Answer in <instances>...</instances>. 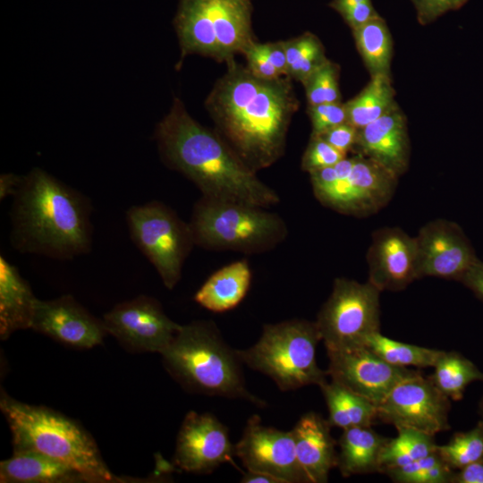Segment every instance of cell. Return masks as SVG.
Returning <instances> with one entry per match:
<instances>
[{
  "label": "cell",
  "instance_id": "cell-29",
  "mask_svg": "<svg viewBox=\"0 0 483 483\" xmlns=\"http://www.w3.org/2000/svg\"><path fill=\"white\" fill-rule=\"evenodd\" d=\"M357 49L371 76L390 75L393 41L386 21L377 16L352 30Z\"/></svg>",
  "mask_w": 483,
  "mask_h": 483
},
{
  "label": "cell",
  "instance_id": "cell-12",
  "mask_svg": "<svg viewBox=\"0 0 483 483\" xmlns=\"http://www.w3.org/2000/svg\"><path fill=\"white\" fill-rule=\"evenodd\" d=\"M103 322L107 333L131 352L161 353L182 326L166 316L157 300L147 295L116 304Z\"/></svg>",
  "mask_w": 483,
  "mask_h": 483
},
{
  "label": "cell",
  "instance_id": "cell-22",
  "mask_svg": "<svg viewBox=\"0 0 483 483\" xmlns=\"http://www.w3.org/2000/svg\"><path fill=\"white\" fill-rule=\"evenodd\" d=\"M1 483L88 482L67 464L35 451H13L0 462Z\"/></svg>",
  "mask_w": 483,
  "mask_h": 483
},
{
  "label": "cell",
  "instance_id": "cell-13",
  "mask_svg": "<svg viewBox=\"0 0 483 483\" xmlns=\"http://www.w3.org/2000/svg\"><path fill=\"white\" fill-rule=\"evenodd\" d=\"M327 375L353 393L377 406L402 380L418 374L419 370L393 366L365 345L326 350Z\"/></svg>",
  "mask_w": 483,
  "mask_h": 483
},
{
  "label": "cell",
  "instance_id": "cell-42",
  "mask_svg": "<svg viewBox=\"0 0 483 483\" xmlns=\"http://www.w3.org/2000/svg\"><path fill=\"white\" fill-rule=\"evenodd\" d=\"M464 286L483 300V262L476 258L459 277Z\"/></svg>",
  "mask_w": 483,
  "mask_h": 483
},
{
  "label": "cell",
  "instance_id": "cell-45",
  "mask_svg": "<svg viewBox=\"0 0 483 483\" xmlns=\"http://www.w3.org/2000/svg\"><path fill=\"white\" fill-rule=\"evenodd\" d=\"M23 176L14 174H3L0 176V199L3 200L8 196H14L19 189Z\"/></svg>",
  "mask_w": 483,
  "mask_h": 483
},
{
  "label": "cell",
  "instance_id": "cell-35",
  "mask_svg": "<svg viewBox=\"0 0 483 483\" xmlns=\"http://www.w3.org/2000/svg\"><path fill=\"white\" fill-rule=\"evenodd\" d=\"M339 66L327 59L303 82L309 106L341 102Z\"/></svg>",
  "mask_w": 483,
  "mask_h": 483
},
{
  "label": "cell",
  "instance_id": "cell-16",
  "mask_svg": "<svg viewBox=\"0 0 483 483\" xmlns=\"http://www.w3.org/2000/svg\"><path fill=\"white\" fill-rule=\"evenodd\" d=\"M415 238L419 279L433 276L458 280L477 258L465 234L453 222L430 221Z\"/></svg>",
  "mask_w": 483,
  "mask_h": 483
},
{
  "label": "cell",
  "instance_id": "cell-37",
  "mask_svg": "<svg viewBox=\"0 0 483 483\" xmlns=\"http://www.w3.org/2000/svg\"><path fill=\"white\" fill-rule=\"evenodd\" d=\"M308 114L311 122V137L320 136L328 130L347 122L344 104L325 103L309 106Z\"/></svg>",
  "mask_w": 483,
  "mask_h": 483
},
{
  "label": "cell",
  "instance_id": "cell-18",
  "mask_svg": "<svg viewBox=\"0 0 483 483\" xmlns=\"http://www.w3.org/2000/svg\"><path fill=\"white\" fill-rule=\"evenodd\" d=\"M367 259L368 281L381 292L402 291L419 279L416 238L400 228L375 231Z\"/></svg>",
  "mask_w": 483,
  "mask_h": 483
},
{
  "label": "cell",
  "instance_id": "cell-6",
  "mask_svg": "<svg viewBox=\"0 0 483 483\" xmlns=\"http://www.w3.org/2000/svg\"><path fill=\"white\" fill-rule=\"evenodd\" d=\"M189 225L194 244L208 250L260 253L284 242L287 226L265 208L201 197Z\"/></svg>",
  "mask_w": 483,
  "mask_h": 483
},
{
  "label": "cell",
  "instance_id": "cell-30",
  "mask_svg": "<svg viewBox=\"0 0 483 483\" xmlns=\"http://www.w3.org/2000/svg\"><path fill=\"white\" fill-rule=\"evenodd\" d=\"M396 429L397 436L388 438L381 451L380 473L426 457L437 449L435 436L411 428L402 427Z\"/></svg>",
  "mask_w": 483,
  "mask_h": 483
},
{
  "label": "cell",
  "instance_id": "cell-5",
  "mask_svg": "<svg viewBox=\"0 0 483 483\" xmlns=\"http://www.w3.org/2000/svg\"><path fill=\"white\" fill-rule=\"evenodd\" d=\"M160 354L168 373L189 392L264 405L247 390L237 350L225 343L213 321L182 325Z\"/></svg>",
  "mask_w": 483,
  "mask_h": 483
},
{
  "label": "cell",
  "instance_id": "cell-1",
  "mask_svg": "<svg viewBox=\"0 0 483 483\" xmlns=\"http://www.w3.org/2000/svg\"><path fill=\"white\" fill-rule=\"evenodd\" d=\"M205 100L216 133L239 158L258 172L284 153L286 136L300 106L287 75L263 79L234 59Z\"/></svg>",
  "mask_w": 483,
  "mask_h": 483
},
{
  "label": "cell",
  "instance_id": "cell-33",
  "mask_svg": "<svg viewBox=\"0 0 483 483\" xmlns=\"http://www.w3.org/2000/svg\"><path fill=\"white\" fill-rule=\"evenodd\" d=\"M454 471L436 449L426 457L383 473L397 483H452Z\"/></svg>",
  "mask_w": 483,
  "mask_h": 483
},
{
  "label": "cell",
  "instance_id": "cell-43",
  "mask_svg": "<svg viewBox=\"0 0 483 483\" xmlns=\"http://www.w3.org/2000/svg\"><path fill=\"white\" fill-rule=\"evenodd\" d=\"M259 48L281 75H286L287 61L283 41L258 43Z\"/></svg>",
  "mask_w": 483,
  "mask_h": 483
},
{
  "label": "cell",
  "instance_id": "cell-41",
  "mask_svg": "<svg viewBox=\"0 0 483 483\" xmlns=\"http://www.w3.org/2000/svg\"><path fill=\"white\" fill-rule=\"evenodd\" d=\"M346 23L354 30L379 16L372 2H364L339 12Z\"/></svg>",
  "mask_w": 483,
  "mask_h": 483
},
{
  "label": "cell",
  "instance_id": "cell-2",
  "mask_svg": "<svg viewBox=\"0 0 483 483\" xmlns=\"http://www.w3.org/2000/svg\"><path fill=\"white\" fill-rule=\"evenodd\" d=\"M155 140L163 162L191 181L203 197L265 208L280 200L277 192L260 181L216 131L194 120L177 97L157 125Z\"/></svg>",
  "mask_w": 483,
  "mask_h": 483
},
{
  "label": "cell",
  "instance_id": "cell-25",
  "mask_svg": "<svg viewBox=\"0 0 483 483\" xmlns=\"http://www.w3.org/2000/svg\"><path fill=\"white\" fill-rule=\"evenodd\" d=\"M397 176L375 160L361 154L354 157L348 177L362 212L377 209L392 197Z\"/></svg>",
  "mask_w": 483,
  "mask_h": 483
},
{
  "label": "cell",
  "instance_id": "cell-7",
  "mask_svg": "<svg viewBox=\"0 0 483 483\" xmlns=\"http://www.w3.org/2000/svg\"><path fill=\"white\" fill-rule=\"evenodd\" d=\"M251 0H179L174 27L180 64L189 55L228 63L256 42Z\"/></svg>",
  "mask_w": 483,
  "mask_h": 483
},
{
  "label": "cell",
  "instance_id": "cell-20",
  "mask_svg": "<svg viewBox=\"0 0 483 483\" xmlns=\"http://www.w3.org/2000/svg\"><path fill=\"white\" fill-rule=\"evenodd\" d=\"M330 424L320 414L302 415L291 430L298 462L308 483H326L330 470L337 466L338 453Z\"/></svg>",
  "mask_w": 483,
  "mask_h": 483
},
{
  "label": "cell",
  "instance_id": "cell-34",
  "mask_svg": "<svg viewBox=\"0 0 483 483\" xmlns=\"http://www.w3.org/2000/svg\"><path fill=\"white\" fill-rule=\"evenodd\" d=\"M437 452L454 470L482 460L483 424L479 420L471 429L454 433L448 443L437 445Z\"/></svg>",
  "mask_w": 483,
  "mask_h": 483
},
{
  "label": "cell",
  "instance_id": "cell-26",
  "mask_svg": "<svg viewBox=\"0 0 483 483\" xmlns=\"http://www.w3.org/2000/svg\"><path fill=\"white\" fill-rule=\"evenodd\" d=\"M328 410L331 427L343 429L372 427L377 419V406L339 383L326 381L320 386Z\"/></svg>",
  "mask_w": 483,
  "mask_h": 483
},
{
  "label": "cell",
  "instance_id": "cell-23",
  "mask_svg": "<svg viewBox=\"0 0 483 483\" xmlns=\"http://www.w3.org/2000/svg\"><path fill=\"white\" fill-rule=\"evenodd\" d=\"M250 282L249 262L237 260L212 274L197 291L194 301L213 312L227 311L243 300Z\"/></svg>",
  "mask_w": 483,
  "mask_h": 483
},
{
  "label": "cell",
  "instance_id": "cell-38",
  "mask_svg": "<svg viewBox=\"0 0 483 483\" xmlns=\"http://www.w3.org/2000/svg\"><path fill=\"white\" fill-rule=\"evenodd\" d=\"M468 0H412L417 19L421 25L428 24L444 13L457 10Z\"/></svg>",
  "mask_w": 483,
  "mask_h": 483
},
{
  "label": "cell",
  "instance_id": "cell-10",
  "mask_svg": "<svg viewBox=\"0 0 483 483\" xmlns=\"http://www.w3.org/2000/svg\"><path fill=\"white\" fill-rule=\"evenodd\" d=\"M380 292L369 281L335 280L315 321L326 350L363 346L380 331Z\"/></svg>",
  "mask_w": 483,
  "mask_h": 483
},
{
  "label": "cell",
  "instance_id": "cell-9",
  "mask_svg": "<svg viewBox=\"0 0 483 483\" xmlns=\"http://www.w3.org/2000/svg\"><path fill=\"white\" fill-rule=\"evenodd\" d=\"M126 223L133 243L156 268L164 285L173 289L195 245L189 223L157 200L129 208Z\"/></svg>",
  "mask_w": 483,
  "mask_h": 483
},
{
  "label": "cell",
  "instance_id": "cell-19",
  "mask_svg": "<svg viewBox=\"0 0 483 483\" xmlns=\"http://www.w3.org/2000/svg\"><path fill=\"white\" fill-rule=\"evenodd\" d=\"M355 148L397 177L402 174L409 164L410 142L406 119L398 106L359 129Z\"/></svg>",
  "mask_w": 483,
  "mask_h": 483
},
{
  "label": "cell",
  "instance_id": "cell-36",
  "mask_svg": "<svg viewBox=\"0 0 483 483\" xmlns=\"http://www.w3.org/2000/svg\"><path fill=\"white\" fill-rule=\"evenodd\" d=\"M346 155L335 148L323 138L310 137L301 159V168L306 172L334 166Z\"/></svg>",
  "mask_w": 483,
  "mask_h": 483
},
{
  "label": "cell",
  "instance_id": "cell-4",
  "mask_svg": "<svg viewBox=\"0 0 483 483\" xmlns=\"http://www.w3.org/2000/svg\"><path fill=\"white\" fill-rule=\"evenodd\" d=\"M0 410L12 434L13 451H35L58 460L88 482H119L90 434L69 417L42 405L13 399L2 391Z\"/></svg>",
  "mask_w": 483,
  "mask_h": 483
},
{
  "label": "cell",
  "instance_id": "cell-17",
  "mask_svg": "<svg viewBox=\"0 0 483 483\" xmlns=\"http://www.w3.org/2000/svg\"><path fill=\"white\" fill-rule=\"evenodd\" d=\"M30 328L77 349L102 344L108 335L103 319L94 317L70 294L49 301L37 299Z\"/></svg>",
  "mask_w": 483,
  "mask_h": 483
},
{
  "label": "cell",
  "instance_id": "cell-3",
  "mask_svg": "<svg viewBox=\"0 0 483 483\" xmlns=\"http://www.w3.org/2000/svg\"><path fill=\"white\" fill-rule=\"evenodd\" d=\"M92 204L41 168L31 169L13 196L10 243L21 253L72 259L92 248Z\"/></svg>",
  "mask_w": 483,
  "mask_h": 483
},
{
  "label": "cell",
  "instance_id": "cell-28",
  "mask_svg": "<svg viewBox=\"0 0 483 483\" xmlns=\"http://www.w3.org/2000/svg\"><path fill=\"white\" fill-rule=\"evenodd\" d=\"M433 368L434 372L429 377L451 401L462 399L470 384L483 382V371L458 352L441 351Z\"/></svg>",
  "mask_w": 483,
  "mask_h": 483
},
{
  "label": "cell",
  "instance_id": "cell-14",
  "mask_svg": "<svg viewBox=\"0 0 483 483\" xmlns=\"http://www.w3.org/2000/svg\"><path fill=\"white\" fill-rule=\"evenodd\" d=\"M234 453L249 471L271 475L281 483H308L296 457L292 431L264 426L257 415L247 421Z\"/></svg>",
  "mask_w": 483,
  "mask_h": 483
},
{
  "label": "cell",
  "instance_id": "cell-48",
  "mask_svg": "<svg viewBox=\"0 0 483 483\" xmlns=\"http://www.w3.org/2000/svg\"><path fill=\"white\" fill-rule=\"evenodd\" d=\"M479 414L480 416L479 421L483 424V395L479 402Z\"/></svg>",
  "mask_w": 483,
  "mask_h": 483
},
{
  "label": "cell",
  "instance_id": "cell-47",
  "mask_svg": "<svg viewBox=\"0 0 483 483\" xmlns=\"http://www.w3.org/2000/svg\"><path fill=\"white\" fill-rule=\"evenodd\" d=\"M369 1L371 0H333L329 5L339 13L345 8Z\"/></svg>",
  "mask_w": 483,
  "mask_h": 483
},
{
  "label": "cell",
  "instance_id": "cell-21",
  "mask_svg": "<svg viewBox=\"0 0 483 483\" xmlns=\"http://www.w3.org/2000/svg\"><path fill=\"white\" fill-rule=\"evenodd\" d=\"M37 298L18 268L0 257V338L31 327Z\"/></svg>",
  "mask_w": 483,
  "mask_h": 483
},
{
  "label": "cell",
  "instance_id": "cell-11",
  "mask_svg": "<svg viewBox=\"0 0 483 483\" xmlns=\"http://www.w3.org/2000/svg\"><path fill=\"white\" fill-rule=\"evenodd\" d=\"M451 400L420 371L396 385L377 406V419L395 428H411L427 434L446 431Z\"/></svg>",
  "mask_w": 483,
  "mask_h": 483
},
{
  "label": "cell",
  "instance_id": "cell-44",
  "mask_svg": "<svg viewBox=\"0 0 483 483\" xmlns=\"http://www.w3.org/2000/svg\"><path fill=\"white\" fill-rule=\"evenodd\" d=\"M452 483H483V459L456 470Z\"/></svg>",
  "mask_w": 483,
  "mask_h": 483
},
{
  "label": "cell",
  "instance_id": "cell-46",
  "mask_svg": "<svg viewBox=\"0 0 483 483\" xmlns=\"http://www.w3.org/2000/svg\"><path fill=\"white\" fill-rule=\"evenodd\" d=\"M241 482L242 483H281L275 477L261 473V472H256V471H249L247 470L242 479Z\"/></svg>",
  "mask_w": 483,
  "mask_h": 483
},
{
  "label": "cell",
  "instance_id": "cell-24",
  "mask_svg": "<svg viewBox=\"0 0 483 483\" xmlns=\"http://www.w3.org/2000/svg\"><path fill=\"white\" fill-rule=\"evenodd\" d=\"M388 440L371 427L343 430L338 442V463L342 476L379 472L381 451Z\"/></svg>",
  "mask_w": 483,
  "mask_h": 483
},
{
  "label": "cell",
  "instance_id": "cell-32",
  "mask_svg": "<svg viewBox=\"0 0 483 483\" xmlns=\"http://www.w3.org/2000/svg\"><path fill=\"white\" fill-rule=\"evenodd\" d=\"M283 44L287 61L286 75L301 83L327 61L322 43L310 32L283 41Z\"/></svg>",
  "mask_w": 483,
  "mask_h": 483
},
{
  "label": "cell",
  "instance_id": "cell-40",
  "mask_svg": "<svg viewBox=\"0 0 483 483\" xmlns=\"http://www.w3.org/2000/svg\"><path fill=\"white\" fill-rule=\"evenodd\" d=\"M247 60L248 69L256 76L263 79H277L281 75L261 52L256 41L243 54Z\"/></svg>",
  "mask_w": 483,
  "mask_h": 483
},
{
  "label": "cell",
  "instance_id": "cell-8",
  "mask_svg": "<svg viewBox=\"0 0 483 483\" xmlns=\"http://www.w3.org/2000/svg\"><path fill=\"white\" fill-rule=\"evenodd\" d=\"M319 341L316 322L292 319L265 325L258 341L237 353L242 364L269 377L282 391L320 386L327 373L317 363Z\"/></svg>",
  "mask_w": 483,
  "mask_h": 483
},
{
  "label": "cell",
  "instance_id": "cell-39",
  "mask_svg": "<svg viewBox=\"0 0 483 483\" xmlns=\"http://www.w3.org/2000/svg\"><path fill=\"white\" fill-rule=\"evenodd\" d=\"M358 133L359 130L346 122L328 130L319 137L337 150L347 155L349 150L355 148Z\"/></svg>",
  "mask_w": 483,
  "mask_h": 483
},
{
  "label": "cell",
  "instance_id": "cell-31",
  "mask_svg": "<svg viewBox=\"0 0 483 483\" xmlns=\"http://www.w3.org/2000/svg\"><path fill=\"white\" fill-rule=\"evenodd\" d=\"M364 345L387 363L400 368L433 367L441 352L440 350L390 339L380 331L370 335Z\"/></svg>",
  "mask_w": 483,
  "mask_h": 483
},
{
  "label": "cell",
  "instance_id": "cell-15",
  "mask_svg": "<svg viewBox=\"0 0 483 483\" xmlns=\"http://www.w3.org/2000/svg\"><path fill=\"white\" fill-rule=\"evenodd\" d=\"M234 446L228 429L213 414L189 411L176 438L174 463L189 473H209L232 462Z\"/></svg>",
  "mask_w": 483,
  "mask_h": 483
},
{
  "label": "cell",
  "instance_id": "cell-27",
  "mask_svg": "<svg viewBox=\"0 0 483 483\" xmlns=\"http://www.w3.org/2000/svg\"><path fill=\"white\" fill-rule=\"evenodd\" d=\"M390 75L371 76L368 85L344 103L347 123L359 130L376 121L396 105Z\"/></svg>",
  "mask_w": 483,
  "mask_h": 483
}]
</instances>
